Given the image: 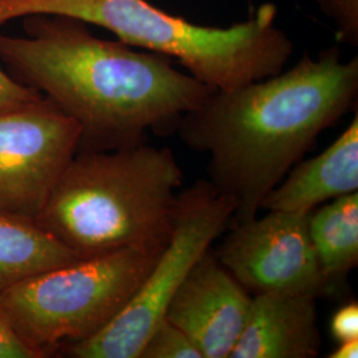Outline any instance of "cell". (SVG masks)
<instances>
[{
    "label": "cell",
    "mask_w": 358,
    "mask_h": 358,
    "mask_svg": "<svg viewBox=\"0 0 358 358\" xmlns=\"http://www.w3.org/2000/svg\"><path fill=\"white\" fill-rule=\"evenodd\" d=\"M358 57L338 45L304 55L287 72L214 90L182 117L180 138L210 158L214 187L234 199L236 223L257 217L264 199L325 129L356 105Z\"/></svg>",
    "instance_id": "obj_2"
},
{
    "label": "cell",
    "mask_w": 358,
    "mask_h": 358,
    "mask_svg": "<svg viewBox=\"0 0 358 358\" xmlns=\"http://www.w3.org/2000/svg\"><path fill=\"white\" fill-rule=\"evenodd\" d=\"M77 260L35 220L0 213V294L31 276Z\"/></svg>",
    "instance_id": "obj_12"
},
{
    "label": "cell",
    "mask_w": 358,
    "mask_h": 358,
    "mask_svg": "<svg viewBox=\"0 0 358 358\" xmlns=\"http://www.w3.org/2000/svg\"><path fill=\"white\" fill-rule=\"evenodd\" d=\"M251 300L242 284L207 251L174 294L165 319L190 338L202 358H230Z\"/></svg>",
    "instance_id": "obj_9"
},
{
    "label": "cell",
    "mask_w": 358,
    "mask_h": 358,
    "mask_svg": "<svg viewBox=\"0 0 358 358\" xmlns=\"http://www.w3.org/2000/svg\"><path fill=\"white\" fill-rule=\"evenodd\" d=\"M138 358H202L190 338L164 319L148 337Z\"/></svg>",
    "instance_id": "obj_14"
},
{
    "label": "cell",
    "mask_w": 358,
    "mask_h": 358,
    "mask_svg": "<svg viewBox=\"0 0 358 358\" xmlns=\"http://www.w3.org/2000/svg\"><path fill=\"white\" fill-rule=\"evenodd\" d=\"M309 235L327 292L341 285L358 262V192L338 196L309 215Z\"/></svg>",
    "instance_id": "obj_13"
},
{
    "label": "cell",
    "mask_w": 358,
    "mask_h": 358,
    "mask_svg": "<svg viewBox=\"0 0 358 358\" xmlns=\"http://www.w3.org/2000/svg\"><path fill=\"white\" fill-rule=\"evenodd\" d=\"M23 29L24 36L0 34V63L76 120L78 150L129 148L148 130L177 129L215 90L171 57L97 38L73 17L29 15Z\"/></svg>",
    "instance_id": "obj_1"
},
{
    "label": "cell",
    "mask_w": 358,
    "mask_h": 358,
    "mask_svg": "<svg viewBox=\"0 0 358 358\" xmlns=\"http://www.w3.org/2000/svg\"><path fill=\"white\" fill-rule=\"evenodd\" d=\"M331 358H357L358 357V338L357 340H348L338 343L337 349L329 355Z\"/></svg>",
    "instance_id": "obj_19"
},
{
    "label": "cell",
    "mask_w": 358,
    "mask_h": 358,
    "mask_svg": "<svg viewBox=\"0 0 358 358\" xmlns=\"http://www.w3.org/2000/svg\"><path fill=\"white\" fill-rule=\"evenodd\" d=\"M0 358H38L13 332L0 315Z\"/></svg>",
    "instance_id": "obj_18"
},
{
    "label": "cell",
    "mask_w": 358,
    "mask_h": 358,
    "mask_svg": "<svg viewBox=\"0 0 358 358\" xmlns=\"http://www.w3.org/2000/svg\"><path fill=\"white\" fill-rule=\"evenodd\" d=\"M358 115L322 153L296 164L269 192L262 208L309 214L333 199L357 192Z\"/></svg>",
    "instance_id": "obj_11"
},
{
    "label": "cell",
    "mask_w": 358,
    "mask_h": 358,
    "mask_svg": "<svg viewBox=\"0 0 358 358\" xmlns=\"http://www.w3.org/2000/svg\"><path fill=\"white\" fill-rule=\"evenodd\" d=\"M80 138L76 120L44 96L0 112V213L36 222Z\"/></svg>",
    "instance_id": "obj_7"
},
{
    "label": "cell",
    "mask_w": 358,
    "mask_h": 358,
    "mask_svg": "<svg viewBox=\"0 0 358 358\" xmlns=\"http://www.w3.org/2000/svg\"><path fill=\"white\" fill-rule=\"evenodd\" d=\"M43 94L17 83L0 68V112H6L24 103L38 100Z\"/></svg>",
    "instance_id": "obj_16"
},
{
    "label": "cell",
    "mask_w": 358,
    "mask_h": 358,
    "mask_svg": "<svg viewBox=\"0 0 358 358\" xmlns=\"http://www.w3.org/2000/svg\"><path fill=\"white\" fill-rule=\"evenodd\" d=\"M29 15H62L105 28L130 47L177 59L215 90L273 76L294 52L292 40L276 26L272 3L242 23L219 28L194 24L146 0H0V27Z\"/></svg>",
    "instance_id": "obj_4"
},
{
    "label": "cell",
    "mask_w": 358,
    "mask_h": 358,
    "mask_svg": "<svg viewBox=\"0 0 358 358\" xmlns=\"http://www.w3.org/2000/svg\"><path fill=\"white\" fill-rule=\"evenodd\" d=\"M331 331L333 337L338 343L348 340H357L358 304L356 301L343 306L333 315Z\"/></svg>",
    "instance_id": "obj_17"
},
{
    "label": "cell",
    "mask_w": 358,
    "mask_h": 358,
    "mask_svg": "<svg viewBox=\"0 0 358 358\" xmlns=\"http://www.w3.org/2000/svg\"><path fill=\"white\" fill-rule=\"evenodd\" d=\"M236 223L217 260L251 294L284 292L320 297L327 287L309 235V214L267 210Z\"/></svg>",
    "instance_id": "obj_8"
},
{
    "label": "cell",
    "mask_w": 358,
    "mask_h": 358,
    "mask_svg": "<svg viewBox=\"0 0 358 358\" xmlns=\"http://www.w3.org/2000/svg\"><path fill=\"white\" fill-rule=\"evenodd\" d=\"M234 199L210 182L179 192L171 236L125 308L90 338L59 352L75 358H138L154 328L198 260L234 219Z\"/></svg>",
    "instance_id": "obj_6"
},
{
    "label": "cell",
    "mask_w": 358,
    "mask_h": 358,
    "mask_svg": "<svg viewBox=\"0 0 358 358\" xmlns=\"http://www.w3.org/2000/svg\"><path fill=\"white\" fill-rule=\"evenodd\" d=\"M166 244L121 248L31 276L0 294V315L36 357H48L113 320Z\"/></svg>",
    "instance_id": "obj_5"
},
{
    "label": "cell",
    "mask_w": 358,
    "mask_h": 358,
    "mask_svg": "<svg viewBox=\"0 0 358 358\" xmlns=\"http://www.w3.org/2000/svg\"><path fill=\"white\" fill-rule=\"evenodd\" d=\"M316 296H252L243 332L230 358H315L321 349Z\"/></svg>",
    "instance_id": "obj_10"
},
{
    "label": "cell",
    "mask_w": 358,
    "mask_h": 358,
    "mask_svg": "<svg viewBox=\"0 0 358 358\" xmlns=\"http://www.w3.org/2000/svg\"><path fill=\"white\" fill-rule=\"evenodd\" d=\"M321 13L334 23L340 41L358 45V0H316Z\"/></svg>",
    "instance_id": "obj_15"
},
{
    "label": "cell",
    "mask_w": 358,
    "mask_h": 358,
    "mask_svg": "<svg viewBox=\"0 0 358 358\" xmlns=\"http://www.w3.org/2000/svg\"><path fill=\"white\" fill-rule=\"evenodd\" d=\"M182 185L183 171L167 148L142 142L78 150L36 223L78 259L165 244Z\"/></svg>",
    "instance_id": "obj_3"
}]
</instances>
